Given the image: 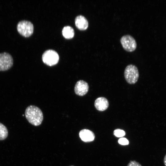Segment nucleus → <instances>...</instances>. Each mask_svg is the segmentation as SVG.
I'll return each mask as SVG.
<instances>
[{
	"label": "nucleus",
	"instance_id": "nucleus-17",
	"mask_svg": "<svg viewBox=\"0 0 166 166\" xmlns=\"http://www.w3.org/2000/svg\"><path fill=\"white\" fill-rule=\"evenodd\" d=\"M73 166V165H72V166Z\"/></svg>",
	"mask_w": 166,
	"mask_h": 166
},
{
	"label": "nucleus",
	"instance_id": "nucleus-3",
	"mask_svg": "<svg viewBox=\"0 0 166 166\" xmlns=\"http://www.w3.org/2000/svg\"><path fill=\"white\" fill-rule=\"evenodd\" d=\"M17 30L21 35L25 37H28L31 35L33 33L34 26L31 22L22 20L18 23Z\"/></svg>",
	"mask_w": 166,
	"mask_h": 166
},
{
	"label": "nucleus",
	"instance_id": "nucleus-9",
	"mask_svg": "<svg viewBox=\"0 0 166 166\" xmlns=\"http://www.w3.org/2000/svg\"><path fill=\"white\" fill-rule=\"evenodd\" d=\"M109 103L107 99L101 97L97 98L94 102V106L98 111H102L106 110L109 107Z\"/></svg>",
	"mask_w": 166,
	"mask_h": 166
},
{
	"label": "nucleus",
	"instance_id": "nucleus-7",
	"mask_svg": "<svg viewBox=\"0 0 166 166\" xmlns=\"http://www.w3.org/2000/svg\"><path fill=\"white\" fill-rule=\"evenodd\" d=\"M89 88V85L86 82L83 80H79L75 84L74 92L78 96H83L87 93Z\"/></svg>",
	"mask_w": 166,
	"mask_h": 166
},
{
	"label": "nucleus",
	"instance_id": "nucleus-16",
	"mask_svg": "<svg viewBox=\"0 0 166 166\" xmlns=\"http://www.w3.org/2000/svg\"><path fill=\"white\" fill-rule=\"evenodd\" d=\"M164 165L166 166V154L164 156Z\"/></svg>",
	"mask_w": 166,
	"mask_h": 166
},
{
	"label": "nucleus",
	"instance_id": "nucleus-14",
	"mask_svg": "<svg viewBox=\"0 0 166 166\" xmlns=\"http://www.w3.org/2000/svg\"><path fill=\"white\" fill-rule=\"evenodd\" d=\"M118 142L119 144L122 145H126L129 144L128 140L124 137L120 138L118 140Z\"/></svg>",
	"mask_w": 166,
	"mask_h": 166
},
{
	"label": "nucleus",
	"instance_id": "nucleus-15",
	"mask_svg": "<svg viewBox=\"0 0 166 166\" xmlns=\"http://www.w3.org/2000/svg\"><path fill=\"white\" fill-rule=\"evenodd\" d=\"M127 166H142L139 162L136 161L131 160Z\"/></svg>",
	"mask_w": 166,
	"mask_h": 166
},
{
	"label": "nucleus",
	"instance_id": "nucleus-6",
	"mask_svg": "<svg viewBox=\"0 0 166 166\" xmlns=\"http://www.w3.org/2000/svg\"><path fill=\"white\" fill-rule=\"evenodd\" d=\"M13 64L12 57L9 53L4 52L0 53V71H4L10 69Z\"/></svg>",
	"mask_w": 166,
	"mask_h": 166
},
{
	"label": "nucleus",
	"instance_id": "nucleus-4",
	"mask_svg": "<svg viewBox=\"0 0 166 166\" xmlns=\"http://www.w3.org/2000/svg\"><path fill=\"white\" fill-rule=\"evenodd\" d=\"M42 60L48 65L51 66L57 64L59 60V56L57 53L53 50H48L43 54Z\"/></svg>",
	"mask_w": 166,
	"mask_h": 166
},
{
	"label": "nucleus",
	"instance_id": "nucleus-12",
	"mask_svg": "<svg viewBox=\"0 0 166 166\" xmlns=\"http://www.w3.org/2000/svg\"><path fill=\"white\" fill-rule=\"evenodd\" d=\"M8 131L6 127L0 122V140L5 139L8 136Z\"/></svg>",
	"mask_w": 166,
	"mask_h": 166
},
{
	"label": "nucleus",
	"instance_id": "nucleus-2",
	"mask_svg": "<svg viewBox=\"0 0 166 166\" xmlns=\"http://www.w3.org/2000/svg\"><path fill=\"white\" fill-rule=\"evenodd\" d=\"M124 76L128 83L134 84L136 83L139 77L138 70L136 66L132 64L128 65L124 70Z\"/></svg>",
	"mask_w": 166,
	"mask_h": 166
},
{
	"label": "nucleus",
	"instance_id": "nucleus-8",
	"mask_svg": "<svg viewBox=\"0 0 166 166\" xmlns=\"http://www.w3.org/2000/svg\"><path fill=\"white\" fill-rule=\"evenodd\" d=\"M79 136L81 140L85 142L92 141L95 137V135L92 131L86 129L81 130L79 132Z\"/></svg>",
	"mask_w": 166,
	"mask_h": 166
},
{
	"label": "nucleus",
	"instance_id": "nucleus-10",
	"mask_svg": "<svg viewBox=\"0 0 166 166\" xmlns=\"http://www.w3.org/2000/svg\"><path fill=\"white\" fill-rule=\"evenodd\" d=\"M75 21L76 26L80 30H85L88 26L89 23L87 20L82 15L77 16L76 18Z\"/></svg>",
	"mask_w": 166,
	"mask_h": 166
},
{
	"label": "nucleus",
	"instance_id": "nucleus-13",
	"mask_svg": "<svg viewBox=\"0 0 166 166\" xmlns=\"http://www.w3.org/2000/svg\"><path fill=\"white\" fill-rule=\"evenodd\" d=\"M113 134L117 137H121L124 136L125 135V132L123 130L117 129L114 131Z\"/></svg>",
	"mask_w": 166,
	"mask_h": 166
},
{
	"label": "nucleus",
	"instance_id": "nucleus-5",
	"mask_svg": "<svg viewBox=\"0 0 166 166\" xmlns=\"http://www.w3.org/2000/svg\"><path fill=\"white\" fill-rule=\"evenodd\" d=\"M120 41L123 48L128 51H133L136 48V41L130 35L126 34L123 36L121 38Z\"/></svg>",
	"mask_w": 166,
	"mask_h": 166
},
{
	"label": "nucleus",
	"instance_id": "nucleus-1",
	"mask_svg": "<svg viewBox=\"0 0 166 166\" xmlns=\"http://www.w3.org/2000/svg\"><path fill=\"white\" fill-rule=\"evenodd\" d=\"M25 114L28 121L35 126L40 125L43 119L41 110L34 105H30L27 107L25 110Z\"/></svg>",
	"mask_w": 166,
	"mask_h": 166
},
{
	"label": "nucleus",
	"instance_id": "nucleus-11",
	"mask_svg": "<svg viewBox=\"0 0 166 166\" xmlns=\"http://www.w3.org/2000/svg\"><path fill=\"white\" fill-rule=\"evenodd\" d=\"M62 34L64 37L66 39L72 38L74 34L73 29L69 26H65L62 30Z\"/></svg>",
	"mask_w": 166,
	"mask_h": 166
}]
</instances>
